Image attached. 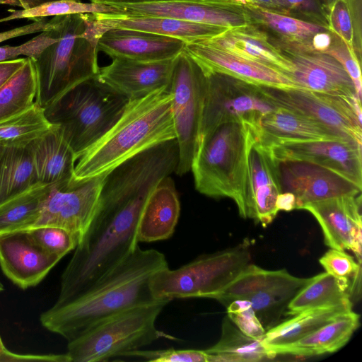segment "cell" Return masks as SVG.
<instances>
[{"label":"cell","instance_id":"1","mask_svg":"<svg viewBox=\"0 0 362 362\" xmlns=\"http://www.w3.org/2000/svg\"><path fill=\"white\" fill-rule=\"evenodd\" d=\"M153 189L146 178L132 173L103 181L95 214L62 275L53 306L74 299L135 250L139 221Z\"/></svg>","mask_w":362,"mask_h":362},{"label":"cell","instance_id":"2","mask_svg":"<svg viewBox=\"0 0 362 362\" xmlns=\"http://www.w3.org/2000/svg\"><path fill=\"white\" fill-rule=\"evenodd\" d=\"M168 267L163 253L138 246L88 289L45 311L40 320L47 329L70 341L118 312L158 300L151 292L150 280Z\"/></svg>","mask_w":362,"mask_h":362},{"label":"cell","instance_id":"3","mask_svg":"<svg viewBox=\"0 0 362 362\" xmlns=\"http://www.w3.org/2000/svg\"><path fill=\"white\" fill-rule=\"evenodd\" d=\"M168 87L129 100L122 115L79 154L73 185L104 175L136 155L176 137Z\"/></svg>","mask_w":362,"mask_h":362},{"label":"cell","instance_id":"4","mask_svg":"<svg viewBox=\"0 0 362 362\" xmlns=\"http://www.w3.org/2000/svg\"><path fill=\"white\" fill-rule=\"evenodd\" d=\"M59 38L45 48L35 64L37 91L35 101L46 108L77 85L96 78L98 42L103 32L83 13L57 16Z\"/></svg>","mask_w":362,"mask_h":362},{"label":"cell","instance_id":"5","mask_svg":"<svg viewBox=\"0 0 362 362\" xmlns=\"http://www.w3.org/2000/svg\"><path fill=\"white\" fill-rule=\"evenodd\" d=\"M254 133V127L243 122L219 124L202 140L191 167L199 193L233 199L244 218L247 153Z\"/></svg>","mask_w":362,"mask_h":362},{"label":"cell","instance_id":"6","mask_svg":"<svg viewBox=\"0 0 362 362\" xmlns=\"http://www.w3.org/2000/svg\"><path fill=\"white\" fill-rule=\"evenodd\" d=\"M129 101L96 77L68 90L45 113L59 126L76 158L113 126Z\"/></svg>","mask_w":362,"mask_h":362},{"label":"cell","instance_id":"7","mask_svg":"<svg viewBox=\"0 0 362 362\" xmlns=\"http://www.w3.org/2000/svg\"><path fill=\"white\" fill-rule=\"evenodd\" d=\"M171 300L158 299L118 312L68 341L71 362L108 361L141 349L161 337L173 338L158 330L156 321Z\"/></svg>","mask_w":362,"mask_h":362},{"label":"cell","instance_id":"8","mask_svg":"<svg viewBox=\"0 0 362 362\" xmlns=\"http://www.w3.org/2000/svg\"><path fill=\"white\" fill-rule=\"evenodd\" d=\"M250 243L199 256L175 269L168 267L155 273L150 280L156 299L208 298L221 292L251 263Z\"/></svg>","mask_w":362,"mask_h":362},{"label":"cell","instance_id":"9","mask_svg":"<svg viewBox=\"0 0 362 362\" xmlns=\"http://www.w3.org/2000/svg\"><path fill=\"white\" fill-rule=\"evenodd\" d=\"M179 161L175 172L182 175L191 170L199 147L206 76L197 62L184 49L174 59L168 87Z\"/></svg>","mask_w":362,"mask_h":362},{"label":"cell","instance_id":"10","mask_svg":"<svg viewBox=\"0 0 362 362\" xmlns=\"http://www.w3.org/2000/svg\"><path fill=\"white\" fill-rule=\"evenodd\" d=\"M286 269L267 270L250 264L214 299L227 306L234 300L250 302L266 329L276 325L291 300L310 281Z\"/></svg>","mask_w":362,"mask_h":362},{"label":"cell","instance_id":"11","mask_svg":"<svg viewBox=\"0 0 362 362\" xmlns=\"http://www.w3.org/2000/svg\"><path fill=\"white\" fill-rule=\"evenodd\" d=\"M204 74L206 93L199 145L221 124L243 122L255 127L264 115L276 107L260 86L223 74Z\"/></svg>","mask_w":362,"mask_h":362},{"label":"cell","instance_id":"12","mask_svg":"<svg viewBox=\"0 0 362 362\" xmlns=\"http://www.w3.org/2000/svg\"><path fill=\"white\" fill-rule=\"evenodd\" d=\"M260 87L276 107L299 112L362 146L361 100L356 95H329L300 88Z\"/></svg>","mask_w":362,"mask_h":362},{"label":"cell","instance_id":"13","mask_svg":"<svg viewBox=\"0 0 362 362\" xmlns=\"http://www.w3.org/2000/svg\"><path fill=\"white\" fill-rule=\"evenodd\" d=\"M127 17H163L226 29L252 24L245 6L237 0H90Z\"/></svg>","mask_w":362,"mask_h":362},{"label":"cell","instance_id":"14","mask_svg":"<svg viewBox=\"0 0 362 362\" xmlns=\"http://www.w3.org/2000/svg\"><path fill=\"white\" fill-rule=\"evenodd\" d=\"M281 193H291L296 209L309 203L337 197L356 195L358 187L340 174L313 163L274 159Z\"/></svg>","mask_w":362,"mask_h":362},{"label":"cell","instance_id":"15","mask_svg":"<svg viewBox=\"0 0 362 362\" xmlns=\"http://www.w3.org/2000/svg\"><path fill=\"white\" fill-rule=\"evenodd\" d=\"M104 177H95L65 189L54 186L32 228H63L77 235L81 241L97 210Z\"/></svg>","mask_w":362,"mask_h":362},{"label":"cell","instance_id":"16","mask_svg":"<svg viewBox=\"0 0 362 362\" xmlns=\"http://www.w3.org/2000/svg\"><path fill=\"white\" fill-rule=\"evenodd\" d=\"M277 160H302L329 168L362 187V146L339 139L286 141L269 148Z\"/></svg>","mask_w":362,"mask_h":362},{"label":"cell","instance_id":"17","mask_svg":"<svg viewBox=\"0 0 362 362\" xmlns=\"http://www.w3.org/2000/svg\"><path fill=\"white\" fill-rule=\"evenodd\" d=\"M319 223L328 247L352 251L361 264L362 243L361 194L327 199L307 204Z\"/></svg>","mask_w":362,"mask_h":362},{"label":"cell","instance_id":"18","mask_svg":"<svg viewBox=\"0 0 362 362\" xmlns=\"http://www.w3.org/2000/svg\"><path fill=\"white\" fill-rule=\"evenodd\" d=\"M280 193L275 163L270 149L259 142L255 129L247 153V218H252L267 227L279 212L276 201Z\"/></svg>","mask_w":362,"mask_h":362},{"label":"cell","instance_id":"19","mask_svg":"<svg viewBox=\"0 0 362 362\" xmlns=\"http://www.w3.org/2000/svg\"><path fill=\"white\" fill-rule=\"evenodd\" d=\"M185 51L204 73H219L257 86L298 88L285 73L214 47L205 42L186 44Z\"/></svg>","mask_w":362,"mask_h":362},{"label":"cell","instance_id":"20","mask_svg":"<svg viewBox=\"0 0 362 362\" xmlns=\"http://www.w3.org/2000/svg\"><path fill=\"white\" fill-rule=\"evenodd\" d=\"M280 48L293 64V70L288 75L298 88L329 95H356L351 78L331 55L288 47Z\"/></svg>","mask_w":362,"mask_h":362},{"label":"cell","instance_id":"21","mask_svg":"<svg viewBox=\"0 0 362 362\" xmlns=\"http://www.w3.org/2000/svg\"><path fill=\"white\" fill-rule=\"evenodd\" d=\"M60 259L37 245L25 230L0 234L1 268L21 288L38 284Z\"/></svg>","mask_w":362,"mask_h":362},{"label":"cell","instance_id":"22","mask_svg":"<svg viewBox=\"0 0 362 362\" xmlns=\"http://www.w3.org/2000/svg\"><path fill=\"white\" fill-rule=\"evenodd\" d=\"M175 58L153 62L113 58L111 64L100 68L97 77L129 100H133L160 88L169 87Z\"/></svg>","mask_w":362,"mask_h":362},{"label":"cell","instance_id":"23","mask_svg":"<svg viewBox=\"0 0 362 362\" xmlns=\"http://www.w3.org/2000/svg\"><path fill=\"white\" fill-rule=\"evenodd\" d=\"M186 43L179 39L122 28H110L98 42V50L112 59L121 57L144 62L173 59Z\"/></svg>","mask_w":362,"mask_h":362},{"label":"cell","instance_id":"24","mask_svg":"<svg viewBox=\"0 0 362 362\" xmlns=\"http://www.w3.org/2000/svg\"><path fill=\"white\" fill-rule=\"evenodd\" d=\"M28 148L37 182L52 185L59 189L73 185L76 154L59 126L53 124Z\"/></svg>","mask_w":362,"mask_h":362},{"label":"cell","instance_id":"25","mask_svg":"<svg viewBox=\"0 0 362 362\" xmlns=\"http://www.w3.org/2000/svg\"><path fill=\"white\" fill-rule=\"evenodd\" d=\"M254 128L259 142L268 148L286 141H349L327 126L283 107L264 115Z\"/></svg>","mask_w":362,"mask_h":362},{"label":"cell","instance_id":"26","mask_svg":"<svg viewBox=\"0 0 362 362\" xmlns=\"http://www.w3.org/2000/svg\"><path fill=\"white\" fill-rule=\"evenodd\" d=\"M203 42L279 70L287 75L293 70L291 62L282 49L274 44L267 33L255 24L227 29Z\"/></svg>","mask_w":362,"mask_h":362},{"label":"cell","instance_id":"27","mask_svg":"<svg viewBox=\"0 0 362 362\" xmlns=\"http://www.w3.org/2000/svg\"><path fill=\"white\" fill-rule=\"evenodd\" d=\"M180 214V203L173 179L163 178L148 196L139 221V243H151L170 238Z\"/></svg>","mask_w":362,"mask_h":362},{"label":"cell","instance_id":"28","mask_svg":"<svg viewBox=\"0 0 362 362\" xmlns=\"http://www.w3.org/2000/svg\"><path fill=\"white\" fill-rule=\"evenodd\" d=\"M93 14L108 30L122 28L146 32L179 39L186 44L210 40L227 30L216 25L163 17Z\"/></svg>","mask_w":362,"mask_h":362},{"label":"cell","instance_id":"29","mask_svg":"<svg viewBox=\"0 0 362 362\" xmlns=\"http://www.w3.org/2000/svg\"><path fill=\"white\" fill-rule=\"evenodd\" d=\"M352 310V303L308 309L267 329L261 340L272 358L273 352L310 334L340 315Z\"/></svg>","mask_w":362,"mask_h":362},{"label":"cell","instance_id":"30","mask_svg":"<svg viewBox=\"0 0 362 362\" xmlns=\"http://www.w3.org/2000/svg\"><path fill=\"white\" fill-rule=\"evenodd\" d=\"M359 325L360 315L346 312L310 334L276 349L273 355L310 357L335 352L346 344Z\"/></svg>","mask_w":362,"mask_h":362},{"label":"cell","instance_id":"31","mask_svg":"<svg viewBox=\"0 0 362 362\" xmlns=\"http://www.w3.org/2000/svg\"><path fill=\"white\" fill-rule=\"evenodd\" d=\"M54 186L37 182L0 203V234L32 228Z\"/></svg>","mask_w":362,"mask_h":362},{"label":"cell","instance_id":"32","mask_svg":"<svg viewBox=\"0 0 362 362\" xmlns=\"http://www.w3.org/2000/svg\"><path fill=\"white\" fill-rule=\"evenodd\" d=\"M356 284L339 279L327 272L311 278L288 305V315L325 306L351 303V296Z\"/></svg>","mask_w":362,"mask_h":362},{"label":"cell","instance_id":"33","mask_svg":"<svg viewBox=\"0 0 362 362\" xmlns=\"http://www.w3.org/2000/svg\"><path fill=\"white\" fill-rule=\"evenodd\" d=\"M246 8L252 24L267 28L275 33L281 39V45L283 46L310 50L313 37L328 30L325 25L286 14L253 6Z\"/></svg>","mask_w":362,"mask_h":362},{"label":"cell","instance_id":"34","mask_svg":"<svg viewBox=\"0 0 362 362\" xmlns=\"http://www.w3.org/2000/svg\"><path fill=\"white\" fill-rule=\"evenodd\" d=\"M221 327L218 341L205 350L209 362H257L271 358L261 341L244 334L228 316Z\"/></svg>","mask_w":362,"mask_h":362},{"label":"cell","instance_id":"35","mask_svg":"<svg viewBox=\"0 0 362 362\" xmlns=\"http://www.w3.org/2000/svg\"><path fill=\"white\" fill-rule=\"evenodd\" d=\"M37 182L28 146H0V203Z\"/></svg>","mask_w":362,"mask_h":362},{"label":"cell","instance_id":"36","mask_svg":"<svg viewBox=\"0 0 362 362\" xmlns=\"http://www.w3.org/2000/svg\"><path fill=\"white\" fill-rule=\"evenodd\" d=\"M37 78L34 59L24 64L0 88V121L19 114L35 102Z\"/></svg>","mask_w":362,"mask_h":362},{"label":"cell","instance_id":"37","mask_svg":"<svg viewBox=\"0 0 362 362\" xmlns=\"http://www.w3.org/2000/svg\"><path fill=\"white\" fill-rule=\"evenodd\" d=\"M52 125L35 101L26 110L0 121V146L27 147Z\"/></svg>","mask_w":362,"mask_h":362},{"label":"cell","instance_id":"38","mask_svg":"<svg viewBox=\"0 0 362 362\" xmlns=\"http://www.w3.org/2000/svg\"><path fill=\"white\" fill-rule=\"evenodd\" d=\"M11 14L0 19L4 23L15 19L27 18L37 21L49 16H57L78 13L116 14L115 8L99 3H83L74 0H59L42 4L36 7L14 10L8 9Z\"/></svg>","mask_w":362,"mask_h":362},{"label":"cell","instance_id":"39","mask_svg":"<svg viewBox=\"0 0 362 362\" xmlns=\"http://www.w3.org/2000/svg\"><path fill=\"white\" fill-rule=\"evenodd\" d=\"M25 230L41 249L60 259L74 250L80 242L77 235L57 226H40Z\"/></svg>","mask_w":362,"mask_h":362},{"label":"cell","instance_id":"40","mask_svg":"<svg viewBox=\"0 0 362 362\" xmlns=\"http://www.w3.org/2000/svg\"><path fill=\"white\" fill-rule=\"evenodd\" d=\"M327 9V29L337 36L348 48L356 52L354 30L348 0H334Z\"/></svg>","mask_w":362,"mask_h":362},{"label":"cell","instance_id":"41","mask_svg":"<svg viewBox=\"0 0 362 362\" xmlns=\"http://www.w3.org/2000/svg\"><path fill=\"white\" fill-rule=\"evenodd\" d=\"M226 307L230 320L246 336L261 341L266 329L258 319L250 301L234 300Z\"/></svg>","mask_w":362,"mask_h":362},{"label":"cell","instance_id":"42","mask_svg":"<svg viewBox=\"0 0 362 362\" xmlns=\"http://www.w3.org/2000/svg\"><path fill=\"white\" fill-rule=\"evenodd\" d=\"M53 25L29 41L18 46L0 47V62L13 59L20 55H25L34 60L37 59L42 52L59 38L57 28V17L54 16Z\"/></svg>","mask_w":362,"mask_h":362},{"label":"cell","instance_id":"43","mask_svg":"<svg viewBox=\"0 0 362 362\" xmlns=\"http://www.w3.org/2000/svg\"><path fill=\"white\" fill-rule=\"evenodd\" d=\"M319 262L325 272L335 277L347 279L356 284L361 275V264L354 257L336 249L330 248Z\"/></svg>","mask_w":362,"mask_h":362},{"label":"cell","instance_id":"44","mask_svg":"<svg viewBox=\"0 0 362 362\" xmlns=\"http://www.w3.org/2000/svg\"><path fill=\"white\" fill-rule=\"evenodd\" d=\"M124 357H136L151 362H209L205 350L175 349L144 351L136 350Z\"/></svg>","mask_w":362,"mask_h":362},{"label":"cell","instance_id":"45","mask_svg":"<svg viewBox=\"0 0 362 362\" xmlns=\"http://www.w3.org/2000/svg\"><path fill=\"white\" fill-rule=\"evenodd\" d=\"M324 53L331 55L342 65L354 85L358 98L361 100V72L360 59L356 53L348 48L335 35L332 43Z\"/></svg>","mask_w":362,"mask_h":362},{"label":"cell","instance_id":"46","mask_svg":"<svg viewBox=\"0 0 362 362\" xmlns=\"http://www.w3.org/2000/svg\"><path fill=\"white\" fill-rule=\"evenodd\" d=\"M281 13L288 14L294 11L311 17L313 23L327 27L326 16L318 0H277Z\"/></svg>","mask_w":362,"mask_h":362},{"label":"cell","instance_id":"47","mask_svg":"<svg viewBox=\"0 0 362 362\" xmlns=\"http://www.w3.org/2000/svg\"><path fill=\"white\" fill-rule=\"evenodd\" d=\"M53 18L49 21H47L45 18L35 21L30 24L1 32L0 33V42L13 37L47 30L53 25Z\"/></svg>","mask_w":362,"mask_h":362},{"label":"cell","instance_id":"48","mask_svg":"<svg viewBox=\"0 0 362 362\" xmlns=\"http://www.w3.org/2000/svg\"><path fill=\"white\" fill-rule=\"evenodd\" d=\"M22 361L71 362V359L66 353L64 354L22 355L14 354L7 349L2 353L0 358V362Z\"/></svg>","mask_w":362,"mask_h":362},{"label":"cell","instance_id":"49","mask_svg":"<svg viewBox=\"0 0 362 362\" xmlns=\"http://www.w3.org/2000/svg\"><path fill=\"white\" fill-rule=\"evenodd\" d=\"M26 58L0 62V88L24 64Z\"/></svg>","mask_w":362,"mask_h":362},{"label":"cell","instance_id":"50","mask_svg":"<svg viewBox=\"0 0 362 362\" xmlns=\"http://www.w3.org/2000/svg\"><path fill=\"white\" fill-rule=\"evenodd\" d=\"M245 6H253L280 13L277 0H237Z\"/></svg>","mask_w":362,"mask_h":362},{"label":"cell","instance_id":"51","mask_svg":"<svg viewBox=\"0 0 362 362\" xmlns=\"http://www.w3.org/2000/svg\"><path fill=\"white\" fill-rule=\"evenodd\" d=\"M276 208L279 211H290L296 209L295 197L288 192L280 193L276 201Z\"/></svg>","mask_w":362,"mask_h":362},{"label":"cell","instance_id":"52","mask_svg":"<svg viewBox=\"0 0 362 362\" xmlns=\"http://www.w3.org/2000/svg\"><path fill=\"white\" fill-rule=\"evenodd\" d=\"M21 3V7L23 9H28L40 6L42 4L54 1H59V0H18ZM77 1H81V0H74Z\"/></svg>","mask_w":362,"mask_h":362},{"label":"cell","instance_id":"53","mask_svg":"<svg viewBox=\"0 0 362 362\" xmlns=\"http://www.w3.org/2000/svg\"><path fill=\"white\" fill-rule=\"evenodd\" d=\"M0 4L17 6L21 7V3L18 0H0Z\"/></svg>","mask_w":362,"mask_h":362},{"label":"cell","instance_id":"54","mask_svg":"<svg viewBox=\"0 0 362 362\" xmlns=\"http://www.w3.org/2000/svg\"><path fill=\"white\" fill-rule=\"evenodd\" d=\"M333 1L334 0H322V2L325 4V6L328 7L333 2Z\"/></svg>","mask_w":362,"mask_h":362},{"label":"cell","instance_id":"55","mask_svg":"<svg viewBox=\"0 0 362 362\" xmlns=\"http://www.w3.org/2000/svg\"><path fill=\"white\" fill-rule=\"evenodd\" d=\"M6 349V348L5 347V346L4 345L3 342H2V340H1V338L0 337V351H4Z\"/></svg>","mask_w":362,"mask_h":362},{"label":"cell","instance_id":"56","mask_svg":"<svg viewBox=\"0 0 362 362\" xmlns=\"http://www.w3.org/2000/svg\"><path fill=\"white\" fill-rule=\"evenodd\" d=\"M4 290V286L2 285V284L0 282V291H3Z\"/></svg>","mask_w":362,"mask_h":362},{"label":"cell","instance_id":"57","mask_svg":"<svg viewBox=\"0 0 362 362\" xmlns=\"http://www.w3.org/2000/svg\"><path fill=\"white\" fill-rule=\"evenodd\" d=\"M4 351H0V358H1V356L2 353H3Z\"/></svg>","mask_w":362,"mask_h":362}]
</instances>
